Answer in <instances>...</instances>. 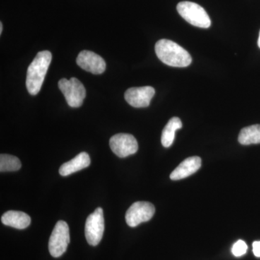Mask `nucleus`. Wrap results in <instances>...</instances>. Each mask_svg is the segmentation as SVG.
Returning <instances> with one entry per match:
<instances>
[{
    "label": "nucleus",
    "instance_id": "nucleus-18",
    "mask_svg": "<svg viewBox=\"0 0 260 260\" xmlns=\"http://www.w3.org/2000/svg\"><path fill=\"white\" fill-rule=\"evenodd\" d=\"M253 253L256 257H260V242H254L252 244Z\"/></svg>",
    "mask_w": 260,
    "mask_h": 260
},
{
    "label": "nucleus",
    "instance_id": "nucleus-3",
    "mask_svg": "<svg viewBox=\"0 0 260 260\" xmlns=\"http://www.w3.org/2000/svg\"><path fill=\"white\" fill-rule=\"evenodd\" d=\"M179 14L188 23L198 28H208L211 25L209 15L204 8L191 2H181L177 5Z\"/></svg>",
    "mask_w": 260,
    "mask_h": 260
},
{
    "label": "nucleus",
    "instance_id": "nucleus-1",
    "mask_svg": "<svg viewBox=\"0 0 260 260\" xmlns=\"http://www.w3.org/2000/svg\"><path fill=\"white\" fill-rule=\"evenodd\" d=\"M155 53L164 64L174 68H186L191 63V56L177 43L168 39L159 40L155 44Z\"/></svg>",
    "mask_w": 260,
    "mask_h": 260
},
{
    "label": "nucleus",
    "instance_id": "nucleus-8",
    "mask_svg": "<svg viewBox=\"0 0 260 260\" xmlns=\"http://www.w3.org/2000/svg\"><path fill=\"white\" fill-rule=\"evenodd\" d=\"M113 153L119 158H125L136 153L138 150V143L133 135L119 133L112 137L109 141Z\"/></svg>",
    "mask_w": 260,
    "mask_h": 260
},
{
    "label": "nucleus",
    "instance_id": "nucleus-6",
    "mask_svg": "<svg viewBox=\"0 0 260 260\" xmlns=\"http://www.w3.org/2000/svg\"><path fill=\"white\" fill-rule=\"evenodd\" d=\"M104 227L102 208H98L89 215L85 222V237L90 245L97 246L100 243L104 234Z\"/></svg>",
    "mask_w": 260,
    "mask_h": 260
},
{
    "label": "nucleus",
    "instance_id": "nucleus-2",
    "mask_svg": "<svg viewBox=\"0 0 260 260\" xmlns=\"http://www.w3.org/2000/svg\"><path fill=\"white\" fill-rule=\"evenodd\" d=\"M52 55L49 51L38 53L29 65L27 71L26 87L29 93L37 95L42 88L46 75L51 64Z\"/></svg>",
    "mask_w": 260,
    "mask_h": 260
},
{
    "label": "nucleus",
    "instance_id": "nucleus-20",
    "mask_svg": "<svg viewBox=\"0 0 260 260\" xmlns=\"http://www.w3.org/2000/svg\"><path fill=\"white\" fill-rule=\"evenodd\" d=\"M258 46H259V47L260 48V32L259 35V39H258Z\"/></svg>",
    "mask_w": 260,
    "mask_h": 260
},
{
    "label": "nucleus",
    "instance_id": "nucleus-15",
    "mask_svg": "<svg viewBox=\"0 0 260 260\" xmlns=\"http://www.w3.org/2000/svg\"><path fill=\"white\" fill-rule=\"evenodd\" d=\"M239 143L244 145L259 144L260 124H254L243 128L239 133Z\"/></svg>",
    "mask_w": 260,
    "mask_h": 260
},
{
    "label": "nucleus",
    "instance_id": "nucleus-10",
    "mask_svg": "<svg viewBox=\"0 0 260 260\" xmlns=\"http://www.w3.org/2000/svg\"><path fill=\"white\" fill-rule=\"evenodd\" d=\"M155 89L151 86L138 87L128 89L124 94L125 100L135 108L149 107L150 101L155 95Z\"/></svg>",
    "mask_w": 260,
    "mask_h": 260
},
{
    "label": "nucleus",
    "instance_id": "nucleus-16",
    "mask_svg": "<svg viewBox=\"0 0 260 260\" xmlns=\"http://www.w3.org/2000/svg\"><path fill=\"white\" fill-rule=\"evenodd\" d=\"M21 167V162L17 157L8 154L0 155V172H16Z\"/></svg>",
    "mask_w": 260,
    "mask_h": 260
},
{
    "label": "nucleus",
    "instance_id": "nucleus-9",
    "mask_svg": "<svg viewBox=\"0 0 260 260\" xmlns=\"http://www.w3.org/2000/svg\"><path fill=\"white\" fill-rule=\"evenodd\" d=\"M77 64L82 69L94 75L102 74L106 70L104 59L91 51H82L77 58Z\"/></svg>",
    "mask_w": 260,
    "mask_h": 260
},
{
    "label": "nucleus",
    "instance_id": "nucleus-14",
    "mask_svg": "<svg viewBox=\"0 0 260 260\" xmlns=\"http://www.w3.org/2000/svg\"><path fill=\"white\" fill-rule=\"evenodd\" d=\"M182 127V122L181 119L178 117H173L167 125L164 127L162 132L161 143L162 146L169 148L172 145L175 138V133L178 129Z\"/></svg>",
    "mask_w": 260,
    "mask_h": 260
},
{
    "label": "nucleus",
    "instance_id": "nucleus-12",
    "mask_svg": "<svg viewBox=\"0 0 260 260\" xmlns=\"http://www.w3.org/2000/svg\"><path fill=\"white\" fill-rule=\"evenodd\" d=\"M90 164V158L88 154L85 152H82L70 161L61 165L59 169V174L63 177H66L89 167Z\"/></svg>",
    "mask_w": 260,
    "mask_h": 260
},
{
    "label": "nucleus",
    "instance_id": "nucleus-4",
    "mask_svg": "<svg viewBox=\"0 0 260 260\" xmlns=\"http://www.w3.org/2000/svg\"><path fill=\"white\" fill-rule=\"evenodd\" d=\"M58 85L70 107H81L86 95V91L79 80L75 78H70V80L63 78L59 80Z\"/></svg>",
    "mask_w": 260,
    "mask_h": 260
},
{
    "label": "nucleus",
    "instance_id": "nucleus-13",
    "mask_svg": "<svg viewBox=\"0 0 260 260\" xmlns=\"http://www.w3.org/2000/svg\"><path fill=\"white\" fill-rule=\"evenodd\" d=\"M1 220L2 223L8 226L17 229H25L30 225L31 219L28 214L23 212L10 210L3 214Z\"/></svg>",
    "mask_w": 260,
    "mask_h": 260
},
{
    "label": "nucleus",
    "instance_id": "nucleus-11",
    "mask_svg": "<svg viewBox=\"0 0 260 260\" xmlns=\"http://www.w3.org/2000/svg\"><path fill=\"white\" fill-rule=\"evenodd\" d=\"M202 165L201 158L198 156L189 157L185 159L171 174L172 180H180L192 175L198 172Z\"/></svg>",
    "mask_w": 260,
    "mask_h": 260
},
{
    "label": "nucleus",
    "instance_id": "nucleus-5",
    "mask_svg": "<svg viewBox=\"0 0 260 260\" xmlns=\"http://www.w3.org/2000/svg\"><path fill=\"white\" fill-rule=\"evenodd\" d=\"M70 240V229L63 220L56 223L49 241V250L54 257H59L68 249Z\"/></svg>",
    "mask_w": 260,
    "mask_h": 260
},
{
    "label": "nucleus",
    "instance_id": "nucleus-19",
    "mask_svg": "<svg viewBox=\"0 0 260 260\" xmlns=\"http://www.w3.org/2000/svg\"><path fill=\"white\" fill-rule=\"evenodd\" d=\"M3 23H0V34H2L3 32Z\"/></svg>",
    "mask_w": 260,
    "mask_h": 260
},
{
    "label": "nucleus",
    "instance_id": "nucleus-7",
    "mask_svg": "<svg viewBox=\"0 0 260 260\" xmlns=\"http://www.w3.org/2000/svg\"><path fill=\"white\" fill-rule=\"evenodd\" d=\"M155 207L148 202H136L130 206L126 213V222L130 227L149 221L155 213Z\"/></svg>",
    "mask_w": 260,
    "mask_h": 260
},
{
    "label": "nucleus",
    "instance_id": "nucleus-17",
    "mask_svg": "<svg viewBox=\"0 0 260 260\" xmlns=\"http://www.w3.org/2000/svg\"><path fill=\"white\" fill-rule=\"evenodd\" d=\"M248 246L245 242L239 240L234 244L232 247V253L235 256H242L246 254L247 251Z\"/></svg>",
    "mask_w": 260,
    "mask_h": 260
}]
</instances>
